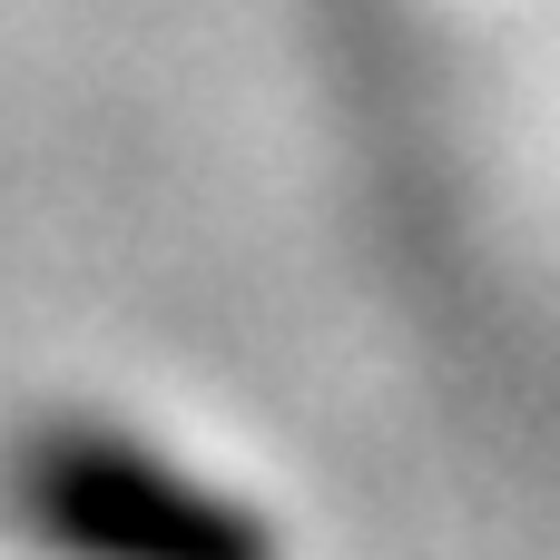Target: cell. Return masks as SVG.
<instances>
[{
	"mask_svg": "<svg viewBox=\"0 0 560 560\" xmlns=\"http://www.w3.org/2000/svg\"><path fill=\"white\" fill-rule=\"evenodd\" d=\"M59 512H69V541L89 532L108 560H276L246 512H226L197 482H177L167 463L148 472L128 453H98L89 472L69 463L59 472Z\"/></svg>",
	"mask_w": 560,
	"mask_h": 560,
	"instance_id": "obj_1",
	"label": "cell"
}]
</instances>
